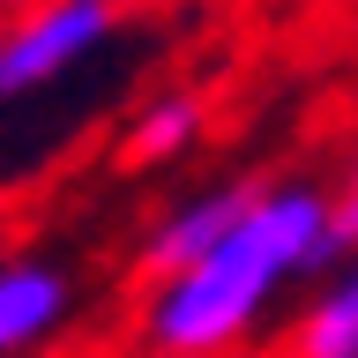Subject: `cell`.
I'll list each match as a JSON object with an SVG mask.
<instances>
[{
  "mask_svg": "<svg viewBox=\"0 0 358 358\" xmlns=\"http://www.w3.org/2000/svg\"><path fill=\"white\" fill-rule=\"evenodd\" d=\"M336 224L321 187H262L246 201V217L224 231L194 268H179L164 284H150V358H224L254 321L268 313V299L291 276H313L321 262H336Z\"/></svg>",
  "mask_w": 358,
  "mask_h": 358,
  "instance_id": "cell-1",
  "label": "cell"
},
{
  "mask_svg": "<svg viewBox=\"0 0 358 358\" xmlns=\"http://www.w3.org/2000/svg\"><path fill=\"white\" fill-rule=\"evenodd\" d=\"M112 22H120L112 0H30L0 30V97H30L60 83L67 67H83L112 38Z\"/></svg>",
  "mask_w": 358,
  "mask_h": 358,
  "instance_id": "cell-2",
  "label": "cell"
},
{
  "mask_svg": "<svg viewBox=\"0 0 358 358\" xmlns=\"http://www.w3.org/2000/svg\"><path fill=\"white\" fill-rule=\"evenodd\" d=\"M254 194H262V179H239V187H201V194H187L179 209H164L157 231L142 239V254H134V276H142V284H164V276H179V268H194L201 254L246 217Z\"/></svg>",
  "mask_w": 358,
  "mask_h": 358,
  "instance_id": "cell-3",
  "label": "cell"
},
{
  "mask_svg": "<svg viewBox=\"0 0 358 358\" xmlns=\"http://www.w3.org/2000/svg\"><path fill=\"white\" fill-rule=\"evenodd\" d=\"M75 313V284L52 262H0V358H30Z\"/></svg>",
  "mask_w": 358,
  "mask_h": 358,
  "instance_id": "cell-4",
  "label": "cell"
},
{
  "mask_svg": "<svg viewBox=\"0 0 358 358\" xmlns=\"http://www.w3.org/2000/svg\"><path fill=\"white\" fill-rule=\"evenodd\" d=\"M291 358H358V254L291 321Z\"/></svg>",
  "mask_w": 358,
  "mask_h": 358,
  "instance_id": "cell-5",
  "label": "cell"
},
{
  "mask_svg": "<svg viewBox=\"0 0 358 358\" xmlns=\"http://www.w3.org/2000/svg\"><path fill=\"white\" fill-rule=\"evenodd\" d=\"M201 120H209V105H201L194 90H164V97L142 105V120L127 127V164H172L179 150L201 142Z\"/></svg>",
  "mask_w": 358,
  "mask_h": 358,
  "instance_id": "cell-6",
  "label": "cell"
},
{
  "mask_svg": "<svg viewBox=\"0 0 358 358\" xmlns=\"http://www.w3.org/2000/svg\"><path fill=\"white\" fill-rule=\"evenodd\" d=\"M329 224H336V246H343V254H358V164L343 172V187L329 194Z\"/></svg>",
  "mask_w": 358,
  "mask_h": 358,
  "instance_id": "cell-7",
  "label": "cell"
}]
</instances>
